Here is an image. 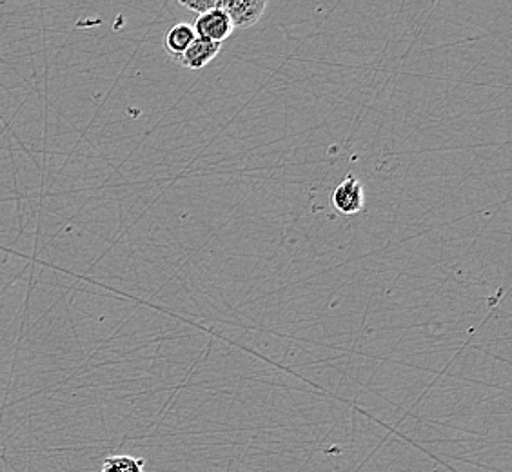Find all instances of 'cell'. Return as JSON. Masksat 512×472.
<instances>
[{
  "label": "cell",
  "mask_w": 512,
  "mask_h": 472,
  "mask_svg": "<svg viewBox=\"0 0 512 472\" xmlns=\"http://www.w3.org/2000/svg\"><path fill=\"white\" fill-rule=\"evenodd\" d=\"M193 31L200 39L222 44L224 40L233 35L235 28L227 17L226 11L220 8V2H218V8H215V10L207 11L204 15H198L195 24H193Z\"/></svg>",
  "instance_id": "cell-1"
},
{
  "label": "cell",
  "mask_w": 512,
  "mask_h": 472,
  "mask_svg": "<svg viewBox=\"0 0 512 472\" xmlns=\"http://www.w3.org/2000/svg\"><path fill=\"white\" fill-rule=\"evenodd\" d=\"M220 50H222V44L197 37L178 62L184 64L186 68L197 71V69L206 68L209 62H213Z\"/></svg>",
  "instance_id": "cell-4"
},
{
  "label": "cell",
  "mask_w": 512,
  "mask_h": 472,
  "mask_svg": "<svg viewBox=\"0 0 512 472\" xmlns=\"http://www.w3.org/2000/svg\"><path fill=\"white\" fill-rule=\"evenodd\" d=\"M333 207L345 217L360 213L365 207V191L360 180L353 175L345 178L333 191Z\"/></svg>",
  "instance_id": "cell-3"
},
{
  "label": "cell",
  "mask_w": 512,
  "mask_h": 472,
  "mask_svg": "<svg viewBox=\"0 0 512 472\" xmlns=\"http://www.w3.org/2000/svg\"><path fill=\"white\" fill-rule=\"evenodd\" d=\"M195 39H197V35L193 31V26L186 24V22H180L168 31V35L164 39V48L173 59L180 60V57L186 53Z\"/></svg>",
  "instance_id": "cell-5"
},
{
  "label": "cell",
  "mask_w": 512,
  "mask_h": 472,
  "mask_svg": "<svg viewBox=\"0 0 512 472\" xmlns=\"http://www.w3.org/2000/svg\"><path fill=\"white\" fill-rule=\"evenodd\" d=\"M144 458H135L128 454L109 456L102 462L100 472H144Z\"/></svg>",
  "instance_id": "cell-6"
},
{
  "label": "cell",
  "mask_w": 512,
  "mask_h": 472,
  "mask_svg": "<svg viewBox=\"0 0 512 472\" xmlns=\"http://www.w3.org/2000/svg\"><path fill=\"white\" fill-rule=\"evenodd\" d=\"M220 0H193V2H180V6L188 8V10L195 11L197 15H204L207 11L215 10L218 8Z\"/></svg>",
  "instance_id": "cell-7"
},
{
  "label": "cell",
  "mask_w": 512,
  "mask_h": 472,
  "mask_svg": "<svg viewBox=\"0 0 512 472\" xmlns=\"http://www.w3.org/2000/svg\"><path fill=\"white\" fill-rule=\"evenodd\" d=\"M220 8L226 11L235 30L255 26L267 8L264 0H220Z\"/></svg>",
  "instance_id": "cell-2"
}]
</instances>
